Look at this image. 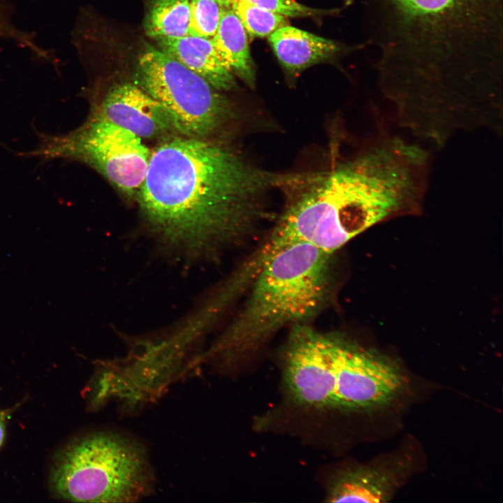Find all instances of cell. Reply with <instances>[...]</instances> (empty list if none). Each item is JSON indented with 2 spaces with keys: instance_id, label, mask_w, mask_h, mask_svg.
<instances>
[{
  "instance_id": "5bb4252c",
  "label": "cell",
  "mask_w": 503,
  "mask_h": 503,
  "mask_svg": "<svg viewBox=\"0 0 503 503\" xmlns=\"http://www.w3.org/2000/svg\"><path fill=\"white\" fill-rule=\"evenodd\" d=\"M191 0H150L143 27L155 39L189 34Z\"/></svg>"
},
{
  "instance_id": "ba28073f",
  "label": "cell",
  "mask_w": 503,
  "mask_h": 503,
  "mask_svg": "<svg viewBox=\"0 0 503 503\" xmlns=\"http://www.w3.org/2000/svg\"><path fill=\"white\" fill-rule=\"evenodd\" d=\"M151 152L139 136L96 117L71 133L45 138L32 154L81 161L132 196L144 181Z\"/></svg>"
},
{
  "instance_id": "e0dca14e",
  "label": "cell",
  "mask_w": 503,
  "mask_h": 503,
  "mask_svg": "<svg viewBox=\"0 0 503 503\" xmlns=\"http://www.w3.org/2000/svg\"><path fill=\"white\" fill-rule=\"evenodd\" d=\"M262 8L284 17H308L326 13L328 10H318L302 5L295 0H245Z\"/></svg>"
},
{
  "instance_id": "5b68a950",
  "label": "cell",
  "mask_w": 503,
  "mask_h": 503,
  "mask_svg": "<svg viewBox=\"0 0 503 503\" xmlns=\"http://www.w3.org/2000/svg\"><path fill=\"white\" fill-rule=\"evenodd\" d=\"M330 253L298 242L275 254L253 283L245 304L212 353L232 364L252 354L287 324L318 313L330 296Z\"/></svg>"
},
{
  "instance_id": "7c38bea8",
  "label": "cell",
  "mask_w": 503,
  "mask_h": 503,
  "mask_svg": "<svg viewBox=\"0 0 503 503\" xmlns=\"http://www.w3.org/2000/svg\"><path fill=\"white\" fill-rule=\"evenodd\" d=\"M268 41L281 65L291 75L327 61L341 50L336 41L289 25L277 29Z\"/></svg>"
},
{
  "instance_id": "4fadbf2b",
  "label": "cell",
  "mask_w": 503,
  "mask_h": 503,
  "mask_svg": "<svg viewBox=\"0 0 503 503\" xmlns=\"http://www.w3.org/2000/svg\"><path fill=\"white\" fill-rule=\"evenodd\" d=\"M224 66L245 84L255 85V67L252 59L247 33L231 8H222L219 23L211 38Z\"/></svg>"
},
{
  "instance_id": "8992f818",
  "label": "cell",
  "mask_w": 503,
  "mask_h": 503,
  "mask_svg": "<svg viewBox=\"0 0 503 503\" xmlns=\"http://www.w3.org/2000/svg\"><path fill=\"white\" fill-rule=\"evenodd\" d=\"M154 476L145 448L112 431H95L56 455L50 486L56 497L76 502H133L148 496Z\"/></svg>"
},
{
  "instance_id": "ffe728a7",
  "label": "cell",
  "mask_w": 503,
  "mask_h": 503,
  "mask_svg": "<svg viewBox=\"0 0 503 503\" xmlns=\"http://www.w3.org/2000/svg\"><path fill=\"white\" fill-rule=\"evenodd\" d=\"M4 29V27H2V22L0 21V32Z\"/></svg>"
},
{
  "instance_id": "9c48e42d",
  "label": "cell",
  "mask_w": 503,
  "mask_h": 503,
  "mask_svg": "<svg viewBox=\"0 0 503 503\" xmlns=\"http://www.w3.org/2000/svg\"><path fill=\"white\" fill-rule=\"evenodd\" d=\"M99 117L133 133L152 138L175 130L162 105L136 85L123 83L109 91Z\"/></svg>"
},
{
  "instance_id": "30bf717a",
  "label": "cell",
  "mask_w": 503,
  "mask_h": 503,
  "mask_svg": "<svg viewBox=\"0 0 503 503\" xmlns=\"http://www.w3.org/2000/svg\"><path fill=\"white\" fill-rule=\"evenodd\" d=\"M401 474L396 468L382 465H366L344 469L330 481L326 501L387 502L400 486Z\"/></svg>"
},
{
  "instance_id": "8fae6325",
  "label": "cell",
  "mask_w": 503,
  "mask_h": 503,
  "mask_svg": "<svg viewBox=\"0 0 503 503\" xmlns=\"http://www.w3.org/2000/svg\"><path fill=\"white\" fill-rule=\"evenodd\" d=\"M160 50L196 73L218 91L237 87L235 76L221 62L211 38L187 35L157 39Z\"/></svg>"
},
{
  "instance_id": "d6986e66",
  "label": "cell",
  "mask_w": 503,
  "mask_h": 503,
  "mask_svg": "<svg viewBox=\"0 0 503 503\" xmlns=\"http://www.w3.org/2000/svg\"><path fill=\"white\" fill-rule=\"evenodd\" d=\"M222 8H231L237 0H216Z\"/></svg>"
},
{
  "instance_id": "ac0fdd59",
  "label": "cell",
  "mask_w": 503,
  "mask_h": 503,
  "mask_svg": "<svg viewBox=\"0 0 503 503\" xmlns=\"http://www.w3.org/2000/svg\"><path fill=\"white\" fill-rule=\"evenodd\" d=\"M13 409H0V451L5 443L7 421Z\"/></svg>"
},
{
  "instance_id": "9a60e30c",
  "label": "cell",
  "mask_w": 503,
  "mask_h": 503,
  "mask_svg": "<svg viewBox=\"0 0 503 503\" xmlns=\"http://www.w3.org/2000/svg\"><path fill=\"white\" fill-rule=\"evenodd\" d=\"M231 9L240 18L247 33L254 37L270 36L279 28L288 25L286 17L245 0H237Z\"/></svg>"
},
{
  "instance_id": "6da1fadb",
  "label": "cell",
  "mask_w": 503,
  "mask_h": 503,
  "mask_svg": "<svg viewBox=\"0 0 503 503\" xmlns=\"http://www.w3.org/2000/svg\"><path fill=\"white\" fill-rule=\"evenodd\" d=\"M379 85L424 103L502 87L503 0H366Z\"/></svg>"
},
{
  "instance_id": "277c9868",
  "label": "cell",
  "mask_w": 503,
  "mask_h": 503,
  "mask_svg": "<svg viewBox=\"0 0 503 503\" xmlns=\"http://www.w3.org/2000/svg\"><path fill=\"white\" fill-rule=\"evenodd\" d=\"M282 358L285 391L306 408L370 411L391 404L406 385L387 356L302 323L293 326Z\"/></svg>"
},
{
  "instance_id": "52a82bcc",
  "label": "cell",
  "mask_w": 503,
  "mask_h": 503,
  "mask_svg": "<svg viewBox=\"0 0 503 503\" xmlns=\"http://www.w3.org/2000/svg\"><path fill=\"white\" fill-rule=\"evenodd\" d=\"M138 86L166 110L175 130L202 138L232 117L228 101L203 78L161 50L147 45L138 57Z\"/></svg>"
},
{
  "instance_id": "3957f363",
  "label": "cell",
  "mask_w": 503,
  "mask_h": 503,
  "mask_svg": "<svg viewBox=\"0 0 503 503\" xmlns=\"http://www.w3.org/2000/svg\"><path fill=\"white\" fill-rule=\"evenodd\" d=\"M306 181L259 247L267 256L298 242L333 254L412 202L416 191L409 164L383 143Z\"/></svg>"
},
{
  "instance_id": "7a4b0ae2",
  "label": "cell",
  "mask_w": 503,
  "mask_h": 503,
  "mask_svg": "<svg viewBox=\"0 0 503 503\" xmlns=\"http://www.w3.org/2000/svg\"><path fill=\"white\" fill-rule=\"evenodd\" d=\"M296 175L258 168L201 138L173 137L151 152L140 210L167 242L196 252L241 240L265 214V198Z\"/></svg>"
},
{
  "instance_id": "2e32d148",
  "label": "cell",
  "mask_w": 503,
  "mask_h": 503,
  "mask_svg": "<svg viewBox=\"0 0 503 503\" xmlns=\"http://www.w3.org/2000/svg\"><path fill=\"white\" fill-rule=\"evenodd\" d=\"M221 10L216 0H191L188 35L212 38L217 29Z\"/></svg>"
}]
</instances>
